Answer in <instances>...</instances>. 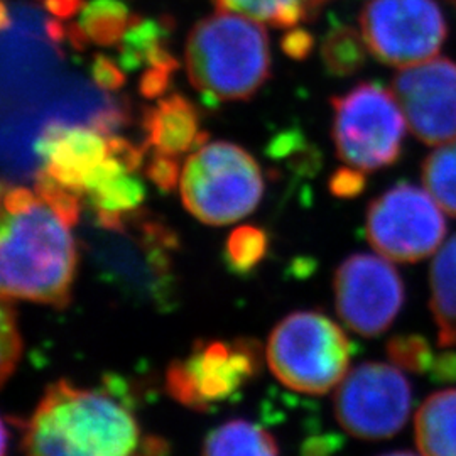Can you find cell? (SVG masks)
Wrapping results in <instances>:
<instances>
[{
  "mask_svg": "<svg viewBox=\"0 0 456 456\" xmlns=\"http://www.w3.org/2000/svg\"><path fill=\"white\" fill-rule=\"evenodd\" d=\"M83 201L41 180L34 190L4 184L0 195V297L63 308L78 269L73 227Z\"/></svg>",
  "mask_w": 456,
  "mask_h": 456,
  "instance_id": "cell-1",
  "label": "cell"
},
{
  "mask_svg": "<svg viewBox=\"0 0 456 456\" xmlns=\"http://www.w3.org/2000/svg\"><path fill=\"white\" fill-rule=\"evenodd\" d=\"M139 440V423L122 397L60 380L34 409L24 455L134 456Z\"/></svg>",
  "mask_w": 456,
  "mask_h": 456,
  "instance_id": "cell-2",
  "label": "cell"
},
{
  "mask_svg": "<svg viewBox=\"0 0 456 456\" xmlns=\"http://www.w3.org/2000/svg\"><path fill=\"white\" fill-rule=\"evenodd\" d=\"M176 235L141 210L115 225H95L88 244L98 277L112 291L134 305L161 311L176 305Z\"/></svg>",
  "mask_w": 456,
  "mask_h": 456,
  "instance_id": "cell-3",
  "label": "cell"
},
{
  "mask_svg": "<svg viewBox=\"0 0 456 456\" xmlns=\"http://www.w3.org/2000/svg\"><path fill=\"white\" fill-rule=\"evenodd\" d=\"M184 58L188 80L213 107L254 97L271 77V46L264 26L224 9L191 29Z\"/></svg>",
  "mask_w": 456,
  "mask_h": 456,
  "instance_id": "cell-4",
  "label": "cell"
},
{
  "mask_svg": "<svg viewBox=\"0 0 456 456\" xmlns=\"http://www.w3.org/2000/svg\"><path fill=\"white\" fill-rule=\"evenodd\" d=\"M180 191L186 210L207 225H228L254 212L264 195L259 163L237 144L215 141L183 164Z\"/></svg>",
  "mask_w": 456,
  "mask_h": 456,
  "instance_id": "cell-5",
  "label": "cell"
},
{
  "mask_svg": "<svg viewBox=\"0 0 456 456\" xmlns=\"http://www.w3.org/2000/svg\"><path fill=\"white\" fill-rule=\"evenodd\" d=\"M267 363L293 391L326 394L348 374L352 343L340 326L318 311H296L273 330Z\"/></svg>",
  "mask_w": 456,
  "mask_h": 456,
  "instance_id": "cell-6",
  "label": "cell"
},
{
  "mask_svg": "<svg viewBox=\"0 0 456 456\" xmlns=\"http://www.w3.org/2000/svg\"><path fill=\"white\" fill-rule=\"evenodd\" d=\"M331 135L348 167L372 173L395 163L406 135V117L394 94L372 82L331 98Z\"/></svg>",
  "mask_w": 456,
  "mask_h": 456,
  "instance_id": "cell-7",
  "label": "cell"
},
{
  "mask_svg": "<svg viewBox=\"0 0 456 456\" xmlns=\"http://www.w3.org/2000/svg\"><path fill=\"white\" fill-rule=\"evenodd\" d=\"M261 365V345L256 340L198 343L188 357L169 365L166 389L183 406L208 411L235 399Z\"/></svg>",
  "mask_w": 456,
  "mask_h": 456,
  "instance_id": "cell-8",
  "label": "cell"
},
{
  "mask_svg": "<svg viewBox=\"0 0 456 456\" xmlns=\"http://www.w3.org/2000/svg\"><path fill=\"white\" fill-rule=\"evenodd\" d=\"M365 228L375 252L401 264L423 261L446 237L440 205L426 190L409 183H399L375 198Z\"/></svg>",
  "mask_w": 456,
  "mask_h": 456,
  "instance_id": "cell-9",
  "label": "cell"
},
{
  "mask_svg": "<svg viewBox=\"0 0 456 456\" xmlns=\"http://www.w3.org/2000/svg\"><path fill=\"white\" fill-rule=\"evenodd\" d=\"M412 387L395 365L360 363L343 377L335 392V416L343 429L360 440L395 436L411 416Z\"/></svg>",
  "mask_w": 456,
  "mask_h": 456,
  "instance_id": "cell-10",
  "label": "cell"
},
{
  "mask_svg": "<svg viewBox=\"0 0 456 456\" xmlns=\"http://www.w3.org/2000/svg\"><path fill=\"white\" fill-rule=\"evenodd\" d=\"M360 28L375 58L397 68L435 58L448 36L436 0H369Z\"/></svg>",
  "mask_w": 456,
  "mask_h": 456,
  "instance_id": "cell-11",
  "label": "cell"
},
{
  "mask_svg": "<svg viewBox=\"0 0 456 456\" xmlns=\"http://www.w3.org/2000/svg\"><path fill=\"white\" fill-rule=\"evenodd\" d=\"M337 313L345 326L362 337H379L394 323L404 305L403 277L389 259L354 254L335 273Z\"/></svg>",
  "mask_w": 456,
  "mask_h": 456,
  "instance_id": "cell-12",
  "label": "cell"
},
{
  "mask_svg": "<svg viewBox=\"0 0 456 456\" xmlns=\"http://www.w3.org/2000/svg\"><path fill=\"white\" fill-rule=\"evenodd\" d=\"M411 132L428 146H441L456 139V63L431 58L406 66L392 78Z\"/></svg>",
  "mask_w": 456,
  "mask_h": 456,
  "instance_id": "cell-13",
  "label": "cell"
},
{
  "mask_svg": "<svg viewBox=\"0 0 456 456\" xmlns=\"http://www.w3.org/2000/svg\"><path fill=\"white\" fill-rule=\"evenodd\" d=\"M114 135L100 131L94 124L51 122L36 141V152L41 159L37 173L83 201V193L114 152Z\"/></svg>",
  "mask_w": 456,
  "mask_h": 456,
  "instance_id": "cell-14",
  "label": "cell"
},
{
  "mask_svg": "<svg viewBox=\"0 0 456 456\" xmlns=\"http://www.w3.org/2000/svg\"><path fill=\"white\" fill-rule=\"evenodd\" d=\"M144 164H176L208 141L201 129V115L193 102L181 94L159 98L142 115Z\"/></svg>",
  "mask_w": 456,
  "mask_h": 456,
  "instance_id": "cell-15",
  "label": "cell"
},
{
  "mask_svg": "<svg viewBox=\"0 0 456 456\" xmlns=\"http://www.w3.org/2000/svg\"><path fill=\"white\" fill-rule=\"evenodd\" d=\"M169 20L139 16L117 48V61L127 75L141 71L139 92L149 100L169 90L180 68L169 48Z\"/></svg>",
  "mask_w": 456,
  "mask_h": 456,
  "instance_id": "cell-16",
  "label": "cell"
},
{
  "mask_svg": "<svg viewBox=\"0 0 456 456\" xmlns=\"http://www.w3.org/2000/svg\"><path fill=\"white\" fill-rule=\"evenodd\" d=\"M137 19L124 0H90L66 24L49 19L46 33L54 45L68 41L75 51L117 49Z\"/></svg>",
  "mask_w": 456,
  "mask_h": 456,
  "instance_id": "cell-17",
  "label": "cell"
},
{
  "mask_svg": "<svg viewBox=\"0 0 456 456\" xmlns=\"http://www.w3.org/2000/svg\"><path fill=\"white\" fill-rule=\"evenodd\" d=\"M414 435L423 456H456V389L431 394L414 419Z\"/></svg>",
  "mask_w": 456,
  "mask_h": 456,
  "instance_id": "cell-18",
  "label": "cell"
},
{
  "mask_svg": "<svg viewBox=\"0 0 456 456\" xmlns=\"http://www.w3.org/2000/svg\"><path fill=\"white\" fill-rule=\"evenodd\" d=\"M431 311L441 348L456 346V235L441 245L431 264Z\"/></svg>",
  "mask_w": 456,
  "mask_h": 456,
  "instance_id": "cell-19",
  "label": "cell"
},
{
  "mask_svg": "<svg viewBox=\"0 0 456 456\" xmlns=\"http://www.w3.org/2000/svg\"><path fill=\"white\" fill-rule=\"evenodd\" d=\"M203 456H279V446L261 426L233 419L208 435Z\"/></svg>",
  "mask_w": 456,
  "mask_h": 456,
  "instance_id": "cell-20",
  "label": "cell"
},
{
  "mask_svg": "<svg viewBox=\"0 0 456 456\" xmlns=\"http://www.w3.org/2000/svg\"><path fill=\"white\" fill-rule=\"evenodd\" d=\"M330 0H215V4L230 12L250 17L274 28H294L310 20Z\"/></svg>",
  "mask_w": 456,
  "mask_h": 456,
  "instance_id": "cell-21",
  "label": "cell"
},
{
  "mask_svg": "<svg viewBox=\"0 0 456 456\" xmlns=\"http://www.w3.org/2000/svg\"><path fill=\"white\" fill-rule=\"evenodd\" d=\"M423 183L441 210L456 216V139L436 147L424 159Z\"/></svg>",
  "mask_w": 456,
  "mask_h": 456,
  "instance_id": "cell-22",
  "label": "cell"
},
{
  "mask_svg": "<svg viewBox=\"0 0 456 456\" xmlns=\"http://www.w3.org/2000/svg\"><path fill=\"white\" fill-rule=\"evenodd\" d=\"M367 51L369 48L362 33L350 26H338L326 34L322 58L331 75L350 77L365 65Z\"/></svg>",
  "mask_w": 456,
  "mask_h": 456,
  "instance_id": "cell-23",
  "label": "cell"
},
{
  "mask_svg": "<svg viewBox=\"0 0 456 456\" xmlns=\"http://www.w3.org/2000/svg\"><path fill=\"white\" fill-rule=\"evenodd\" d=\"M269 250V235L259 227L242 225L235 228L225 245V259L232 273L250 274Z\"/></svg>",
  "mask_w": 456,
  "mask_h": 456,
  "instance_id": "cell-24",
  "label": "cell"
},
{
  "mask_svg": "<svg viewBox=\"0 0 456 456\" xmlns=\"http://www.w3.org/2000/svg\"><path fill=\"white\" fill-rule=\"evenodd\" d=\"M386 354L397 369L412 374H428L435 359L431 345L416 333L392 337L386 346Z\"/></svg>",
  "mask_w": 456,
  "mask_h": 456,
  "instance_id": "cell-25",
  "label": "cell"
},
{
  "mask_svg": "<svg viewBox=\"0 0 456 456\" xmlns=\"http://www.w3.org/2000/svg\"><path fill=\"white\" fill-rule=\"evenodd\" d=\"M22 354L16 311L7 297H0V386L16 370Z\"/></svg>",
  "mask_w": 456,
  "mask_h": 456,
  "instance_id": "cell-26",
  "label": "cell"
},
{
  "mask_svg": "<svg viewBox=\"0 0 456 456\" xmlns=\"http://www.w3.org/2000/svg\"><path fill=\"white\" fill-rule=\"evenodd\" d=\"M90 75L94 82L97 83L98 88L109 90V92H117L124 88L127 73L118 65V61L112 56L107 54H98L94 58L92 66H90Z\"/></svg>",
  "mask_w": 456,
  "mask_h": 456,
  "instance_id": "cell-27",
  "label": "cell"
},
{
  "mask_svg": "<svg viewBox=\"0 0 456 456\" xmlns=\"http://www.w3.org/2000/svg\"><path fill=\"white\" fill-rule=\"evenodd\" d=\"M365 188V178L359 169L343 167L330 180V191L338 198L359 196Z\"/></svg>",
  "mask_w": 456,
  "mask_h": 456,
  "instance_id": "cell-28",
  "label": "cell"
},
{
  "mask_svg": "<svg viewBox=\"0 0 456 456\" xmlns=\"http://www.w3.org/2000/svg\"><path fill=\"white\" fill-rule=\"evenodd\" d=\"M343 438L335 433L316 435L305 440L301 446V456H333L342 448Z\"/></svg>",
  "mask_w": 456,
  "mask_h": 456,
  "instance_id": "cell-29",
  "label": "cell"
},
{
  "mask_svg": "<svg viewBox=\"0 0 456 456\" xmlns=\"http://www.w3.org/2000/svg\"><path fill=\"white\" fill-rule=\"evenodd\" d=\"M428 374L438 384H453L456 382V352H443L435 355L431 369Z\"/></svg>",
  "mask_w": 456,
  "mask_h": 456,
  "instance_id": "cell-30",
  "label": "cell"
},
{
  "mask_svg": "<svg viewBox=\"0 0 456 456\" xmlns=\"http://www.w3.org/2000/svg\"><path fill=\"white\" fill-rule=\"evenodd\" d=\"M313 37L306 31H291L282 37V49L294 58V60H305L313 49Z\"/></svg>",
  "mask_w": 456,
  "mask_h": 456,
  "instance_id": "cell-31",
  "label": "cell"
},
{
  "mask_svg": "<svg viewBox=\"0 0 456 456\" xmlns=\"http://www.w3.org/2000/svg\"><path fill=\"white\" fill-rule=\"evenodd\" d=\"M11 26V17H9V9L4 0H0V33H4Z\"/></svg>",
  "mask_w": 456,
  "mask_h": 456,
  "instance_id": "cell-32",
  "label": "cell"
},
{
  "mask_svg": "<svg viewBox=\"0 0 456 456\" xmlns=\"http://www.w3.org/2000/svg\"><path fill=\"white\" fill-rule=\"evenodd\" d=\"M7 444H9V435H7V428L0 418V456L7 455Z\"/></svg>",
  "mask_w": 456,
  "mask_h": 456,
  "instance_id": "cell-33",
  "label": "cell"
},
{
  "mask_svg": "<svg viewBox=\"0 0 456 456\" xmlns=\"http://www.w3.org/2000/svg\"><path fill=\"white\" fill-rule=\"evenodd\" d=\"M382 456H418L414 455V453H411V452H392V453H387V455Z\"/></svg>",
  "mask_w": 456,
  "mask_h": 456,
  "instance_id": "cell-34",
  "label": "cell"
},
{
  "mask_svg": "<svg viewBox=\"0 0 456 456\" xmlns=\"http://www.w3.org/2000/svg\"><path fill=\"white\" fill-rule=\"evenodd\" d=\"M2 188H4V184H0V195H2Z\"/></svg>",
  "mask_w": 456,
  "mask_h": 456,
  "instance_id": "cell-35",
  "label": "cell"
},
{
  "mask_svg": "<svg viewBox=\"0 0 456 456\" xmlns=\"http://www.w3.org/2000/svg\"><path fill=\"white\" fill-rule=\"evenodd\" d=\"M452 2H453V4H455V5H456V0H452Z\"/></svg>",
  "mask_w": 456,
  "mask_h": 456,
  "instance_id": "cell-36",
  "label": "cell"
}]
</instances>
